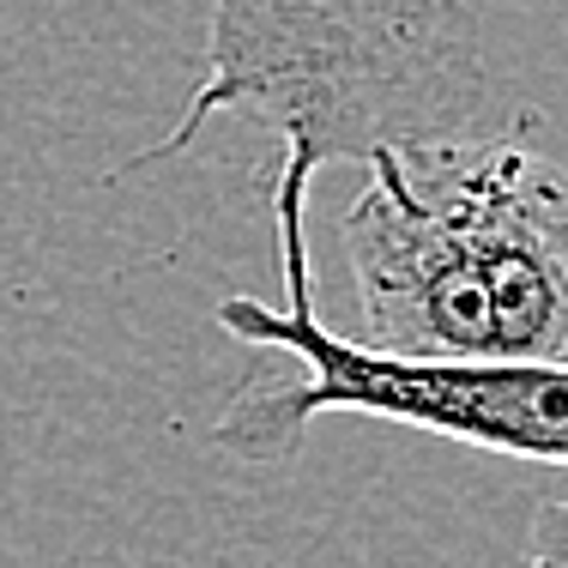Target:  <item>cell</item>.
Listing matches in <instances>:
<instances>
[{"label":"cell","mask_w":568,"mask_h":568,"mask_svg":"<svg viewBox=\"0 0 568 568\" xmlns=\"http://www.w3.org/2000/svg\"><path fill=\"white\" fill-rule=\"evenodd\" d=\"M339 242L357 339L417 363L568 357V170L503 133L375 152Z\"/></svg>","instance_id":"obj_1"},{"label":"cell","mask_w":568,"mask_h":568,"mask_svg":"<svg viewBox=\"0 0 568 568\" xmlns=\"http://www.w3.org/2000/svg\"><path fill=\"white\" fill-rule=\"evenodd\" d=\"M200 61L182 121L121 158L115 175L187 152L219 115H242L284 152L266 187L273 206H308L321 170L471 140L490 133L496 110L471 0H212Z\"/></svg>","instance_id":"obj_2"},{"label":"cell","mask_w":568,"mask_h":568,"mask_svg":"<svg viewBox=\"0 0 568 568\" xmlns=\"http://www.w3.org/2000/svg\"><path fill=\"white\" fill-rule=\"evenodd\" d=\"M520 568H568V496H562V503H545L532 514Z\"/></svg>","instance_id":"obj_3"}]
</instances>
